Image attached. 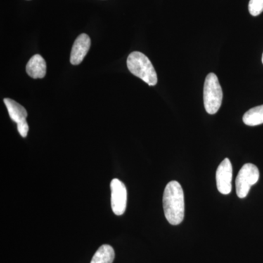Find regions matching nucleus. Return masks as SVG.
I'll return each mask as SVG.
<instances>
[{
  "instance_id": "423d86ee",
  "label": "nucleus",
  "mask_w": 263,
  "mask_h": 263,
  "mask_svg": "<svg viewBox=\"0 0 263 263\" xmlns=\"http://www.w3.org/2000/svg\"><path fill=\"white\" fill-rule=\"evenodd\" d=\"M216 186L222 195H229L232 191L233 165L228 158L224 159L219 164L216 173Z\"/></svg>"
},
{
  "instance_id": "9d476101",
  "label": "nucleus",
  "mask_w": 263,
  "mask_h": 263,
  "mask_svg": "<svg viewBox=\"0 0 263 263\" xmlns=\"http://www.w3.org/2000/svg\"><path fill=\"white\" fill-rule=\"evenodd\" d=\"M115 258V252L111 246H101L93 256L91 263H113Z\"/></svg>"
},
{
  "instance_id": "f257e3e1",
  "label": "nucleus",
  "mask_w": 263,
  "mask_h": 263,
  "mask_svg": "<svg viewBox=\"0 0 263 263\" xmlns=\"http://www.w3.org/2000/svg\"><path fill=\"white\" fill-rule=\"evenodd\" d=\"M163 209L166 219L172 226L181 224L184 218V194L178 181L167 183L163 194Z\"/></svg>"
},
{
  "instance_id": "6e6552de",
  "label": "nucleus",
  "mask_w": 263,
  "mask_h": 263,
  "mask_svg": "<svg viewBox=\"0 0 263 263\" xmlns=\"http://www.w3.org/2000/svg\"><path fill=\"white\" fill-rule=\"evenodd\" d=\"M26 71L32 79H43L46 74V61L41 55H34L27 64Z\"/></svg>"
},
{
  "instance_id": "39448f33",
  "label": "nucleus",
  "mask_w": 263,
  "mask_h": 263,
  "mask_svg": "<svg viewBox=\"0 0 263 263\" xmlns=\"http://www.w3.org/2000/svg\"><path fill=\"white\" fill-rule=\"evenodd\" d=\"M112 211L117 216H122L127 209V191L120 180L114 179L110 182Z\"/></svg>"
},
{
  "instance_id": "f03ea898",
  "label": "nucleus",
  "mask_w": 263,
  "mask_h": 263,
  "mask_svg": "<svg viewBox=\"0 0 263 263\" xmlns=\"http://www.w3.org/2000/svg\"><path fill=\"white\" fill-rule=\"evenodd\" d=\"M128 69L133 75L140 78L148 86L157 84V72L149 59L139 51L132 52L127 58Z\"/></svg>"
},
{
  "instance_id": "1a4fd4ad",
  "label": "nucleus",
  "mask_w": 263,
  "mask_h": 263,
  "mask_svg": "<svg viewBox=\"0 0 263 263\" xmlns=\"http://www.w3.org/2000/svg\"><path fill=\"white\" fill-rule=\"evenodd\" d=\"M4 103L8 109L10 119L13 122L18 124L27 121V110L22 105L10 98H5Z\"/></svg>"
},
{
  "instance_id": "7ed1b4c3",
  "label": "nucleus",
  "mask_w": 263,
  "mask_h": 263,
  "mask_svg": "<svg viewBox=\"0 0 263 263\" xmlns=\"http://www.w3.org/2000/svg\"><path fill=\"white\" fill-rule=\"evenodd\" d=\"M223 92L217 76L209 73L204 84V106L208 114L213 115L217 113L222 103Z\"/></svg>"
},
{
  "instance_id": "0eeeda50",
  "label": "nucleus",
  "mask_w": 263,
  "mask_h": 263,
  "mask_svg": "<svg viewBox=\"0 0 263 263\" xmlns=\"http://www.w3.org/2000/svg\"><path fill=\"white\" fill-rule=\"evenodd\" d=\"M91 46V40L86 34H81L76 40L70 53V63L78 65L82 62Z\"/></svg>"
},
{
  "instance_id": "ddd939ff",
  "label": "nucleus",
  "mask_w": 263,
  "mask_h": 263,
  "mask_svg": "<svg viewBox=\"0 0 263 263\" xmlns=\"http://www.w3.org/2000/svg\"><path fill=\"white\" fill-rule=\"evenodd\" d=\"M17 129H18V131L19 134L21 135V136L23 137V138H26L27 136V134H28L29 131V125L27 124V121L26 122L19 123V124H17Z\"/></svg>"
},
{
  "instance_id": "f8f14e48",
  "label": "nucleus",
  "mask_w": 263,
  "mask_h": 263,
  "mask_svg": "<svg viewBox=\"0 0 263 263\" xmlns=\"http://www.w3.org/2000/svg\"><path fill=\"white\" fill-rule=\"evenodd\" d=\"M249 11L253 16H257L263 12V0H250Z\"/></svg>"
},
{
  "instance_id": "9b49d317",
  "label": "nucleus",
  "mask_w": 263,
  "mask_h": 263,
  "mask_svg": "<svg viewBox=\"0 0 263 263\" xmlns=\"http://www.w3.org/2000/svg\"><path fill=\"white\" fill-rule=\"evenodd\" d=\"M243 122L251 127L263 124V105L249 109L243 115Z\"/></svg>"
},
{
  "instance_id": "4468645a",
  "label": "nucleus",
  "mask_w": 263,
  "mask_h": 263,
  "mask_svg": "<svg viewBox=\"0 0 263 263\" xmlns=\"http://www.w3.org/2000/svg\"><path fill=\"white\" fill-rule=\"evenodd\" d=\"M262 64H263V54H262Z\"/></svg>"
},
{
  "instance_id": "20e7f679",
  "label": "nucleus",
  "mask_w": 263,
  "mask_h": 263,
  "mask_svg": "<svg viewBox=\"0 0 263 263\" xmlns=\"http://www.w3.org/2000/svg\"><path fill=\"white\" fill-rule=\"evenodd\" d=\"M259 179L258 167L254 164H245L240 170L236 180V194L239 198H245L248 195L251 187L257 183Z\"/></svg>"
}]
</instances>
